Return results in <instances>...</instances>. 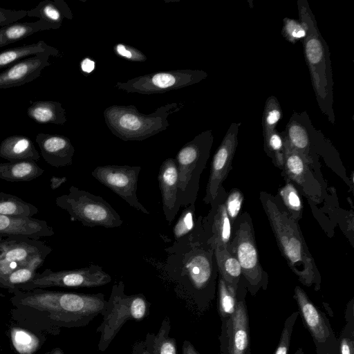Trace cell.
<instances>
[{
  "mask_svg": "<svg viewBox=\"0 0 354 354\" xmlns=\"http://www.w3.org/2000/svg\"><path fill=\"white\" fill-rule=\"evenodd\" d=\"M52 248L39 239L26 236H6L0 241V265L26 263L36 257H46Z\"/></svg>",
  "mask_w": 354,
  "mask_h": 354,
  "instance_id": "19",
  "label": "cell"
},
{
  "mask_svg": "<svg viewBox=\"0 0 354 354\" xmlns=\"http://www.w3.org/2000/svg\"><path fill=\"white\" fill-rule=\"evenodd\" d=\"M222 320V354H249V320L244 299L238 301L234 313Z\"/></svg>",
  "mask_w": 354,
  "mask_h": 354,
  "instance_id": "18",
  "label": "cell"
},
{
  "mask_svg": "<svg viewBox=\"0 0 354 354\" xmlns=\"http://www.w3.org/2000/svg\"><path fill=\"white\" fill-rule=\"evenodd\" d=\"M41 354H64V353L62 351V349H61L60 348L56 347V348L51 349L50 351H46Z\"/></svg>",
  "mask_w": 354,
  "mask_h": 354,
  "instance_id": "48",
  "label": "cell"
},
{
  "mask_svg": "<svg viewBox=\"0 0 354 354\" xmlns=\"http://www.w3.org/2000/svg\"><path fill=\"white\" fill-rule=\"evenodd\" d=\"M326 354H329V353H326Z\"/></svg>",
  "mask_w": 354,
  "mask_h": 354,
  "instance_id": "50",
  "label": "cell"
},
{
  "mask_svg": "<svg viewBox=\"0 0 354 354\" xmlns=\"http://www.w3.org/2000/svg\"><path fill=\"white\" fill-rule=\"evenodd\" d=\"M339 354H354V341L353 334L346 336L345 333L342 332L339 340Z\"/></svg>",
  "mask_w": 354,
  "mask_h": 354,
  "instance_id": "45",
  "label": "cell"
},
{
  "mask_svg": "<svg viewBox=\"0 0 354 354\" xmlns=\"http://www.w3.org/2000/svg\"><path fill=\"white\" fill-rule=\"evenodd\" d=\"M182 353L183 354H200L192 344L187 340H185L183 342Z\"/></svg>",
  "mask_w": 354,
  "mask_h": 354,
  "instance_id": "47",
  "label": "cell"
},
{
  "mask_svg": "<svg viewBox=\"0 0 354 354\" xmlns=\"http://www.w3.org/2000/svg\"><path fill=\"white\" fill-rule=\"evenodd\" d=\"M54 234L53 227L44 220L0 214V235L3 236L18 235L39 239Z\"/></svg>",
  "mask_w": 354,
  "mask_h": 354,
  "instance_id": "23",
  "label": "cell"
},
{
  "mask_svg": "<svg viewBox=\"0 0 354 354\" xmlns=\"http://www.w3.org/2000/svg\"><path fill=\"white\" fill-rule=\"evenodd\" d=\"M207 77L201 70L182 69L152 73L117 82L115 87L126 93L145 95L163 93L197 84Z\"/></svg>",
  "mask_w": 354,
  "mask_h": 354,
  "instance_id": "12",
  "label": "cell"
},
{
  "mask_svg": "<svg viewBox=\"0 0 354 354\" xmlns=\"http://www.w3.org/2000/svg\"><path fill=\"white\" fill-rule=\"evenodd\" d=\"M285 181V185L279 189L277 196L291 217L299 222L304 209L299 192L292 183Z\"/></svg>",
  "mask_w": 354,
  "mask_h": 354,
  "instance_id": "35",
  "label": "cell"
},
{
  "mask_svg": "<svg viewBox=\"0 0 354 354\" xmlns=\"http://www.w3.org/2000/svg\"><path fill=\"white\" fill-rule=\"evenodd\" d=\"M170 330L169 319L166 317L156 335L149 334L145 342H141L140 354H176V342L168 336ZM133 354H139L133 351Z\"/></svg>",
  "mask_w": 354,
  "mask_h": 354,
  "instance_id": "29",
  "label": "cell"
},
{
  "mask_svg": "<svg viewBox=\"0 0 354 354\" xmlns=\"http://www.w3.org/2000/svg\"><path fill=\"white\" fill-rule=\"evenodd\" d=\"M294 298L304 324L313 337L317 354H333L337 349L338 342L326 315L317 308L306 292L298 286L295 288Z\"/></svg>",
  "mask_w": 354,
  "mask_h": 354,
  "instance_id": "15",
  "label": "cell"
},
{
  "mask_svg": "<svg viewBox=\"0 0 354 354\" xmlns=\"http://www.w3.org/2000/svg\"><path fill=\"white\" fill-rule=\"evenodd\" d=\"M27 16V10H8L0 8V26H6Z\"/></svg>",
  "mask_w": 354,
  "mask_h": 354,
  "instance_id": "44",
  "label": "cell"
},
{
  "mask_svg": "<svg viewBox=\"0 0 354 354\" xmlns=\"http://www.w3.org/2000/svg\"><path fill=\"white\" fill-rule=\"evenodd\" d=\"M53 29L48 23L38 20L35 22H15L0 28V47L22 40L42 30Z\"/></svg>",
  "mask_w": 354,
  "mask_h": 354,
  "instance_id": "32",
  "label": "cell"
},
{
  "mask_svg": "<svg viewBox=\"0 0 354 354\" xmlns=\"http://www.w3.org/2000/svg\"><path fill=\"white\" fill-rule=\"evenodd\" d=\"M35 141L39 145L41 156L48 165L61 167L73 163L75 148L67 137L39 133Z\"/></svg>",
  "mask_w": 354,
  "mask_h": 354,
  "instance_id": "22",
  "label": "cell"
},
{
  "mask_svg": "<svg viewBox=\"0 0 354 354\" xmlns=\"http://www.w3.org/2000/svg\"><path fill=\"white\" fill-rule=\"evenodd\" d=\"M45 259L42 257H36L0 277V288L8 290L10 293L20 290L33 279L37 270L44 264Z\"/></svg>",
  "mask_w": 354,
  "mask_h": 354,
  "instance_id": "30",
  "label": "cell"
},
{
  "mask_svg": "<svg viewBox=\"0 0 354 354\" xmlns=\"http://www.w3.org/2000/svg\"><path fill=\"white\" fill-rule=\"evenodd\" d=\"M290 146L308 162L319 180L324 185L319 155L325 156L333 146L312 124L306 111H294L283 131Z\"/></svg>",
  "mask_w": 354,
  "mask_h": 354,
  "instance_id": "10",
  "label": "cell"
},
{
  "mask_svg": "<svg viewBox=\"0 0 354 354\" xmlns=\"http://www.w3.org/2000/svg\"><path fill=\"white\" fill-rule=\"evenodd\" d=\"M227 250L238 260L246 288L252 295L260 289L266 290L268 283L267 272L263 269L250 214L244 211L232 225V234Z\"/></svg>",
  "mask_w": 354,
  "mask_h": 354,
  "instance_id": "6",
  "label": "cell"
},
{
  "mask_svg": "<svg viewBox=\"0 0 354 354\" xmlns=\"http://www.w3.org/2000/svg\"><path fill=\"white\" fill-rule=\"evenodd\" d=\"M283 117V112L277 98L273 95L266 101L262 115L263 135L274 129Z\"/></svg>",
  "mask_w": 354,
  "mask_h": 354,
  "instance_id": "38",
  "label": "cell"
},
{
  "mask_svg": "<svg viewBox=\"0 0 354 354\" xmlns=\"http://www.w3.org/2000/svg\"><path fill=\"white\" fill-rule=\"evenodd\" d=\"M44 172V169L33 160L0 163V179L8 182L31 181Z\"/></svg>",
  "mask_w": 354,
  "mask_h": 354,
  "instance_id": "28",
  "label": "cell"
},
{
  "mask_svg": "<svg viewBox=\"0 0 354 354\" xmlns=\"http://www.w3.org/2000/svg\"><path fill=\"white\" fill-rule=\"evenodd\" d=\"M27 16L37 17L52 26L53 29L61 27L63 19H73L72 12L63 0H44L35 8L27 11Z\"/></svg>",
  "mask_w": 354,
  "mask_h": 354,
  "instance_id": "26",
  "label": "cell"
},
{
  "mask_svg": "<svg viewBox=\"0 0 354 354\" xmlns=\"http://www.w3.org/2000/svg\"><path fill=\"white\" fill-rule=\"evenodd\" d=\"M115 50L119 56L132 62H145L147 59V57L140 50L123 44H118Z\"/></svg>",
  "mask_w": 354,
  "mask_h": 354,
  "instance_id": "43",
  "label": "cell"
},
{
  "mask_svg": "<svg viewBox=\"0 0 354 354\" xmlns=\"http://www.w3.org/2000/svg\"><path fill=\"white\" fill-rule=\"evenodd\" d=\"M8 333L11 345L17 354H35L46 341V334L17 324H11Z\"/></svg>",
  "mask_w": 354,
  "mask_h": 354,
  "instance_id": "25",
  "label": "cell"
},
{
  "mask_svg": "<svg viewBox=\"0 0 354 354\" xmlns=\"http://www.w3.org/2000/svg\"><path fill=\"white\" fill-rule=\"evenodd\" d=\"M297 8L299 21L306 31L301 42L316 100L322 113L334 124L333 80L328 46L318 29L308 1L298 0Z\"/></svg>",
  "mask_w": 354,
  "mask_h": 354,
  "instance_id": "4",
  "label": "cell"
},
{
  "mask_svg": "<svg viewBox=\"0 0 354 354\" xmlns=\"http://www.w3.org/2000/svg\"><path fill=\"white\" fill-rule=\"evenodd\" d=\"M259 200L281 255L299 281L319 290L321 274L301 233L299 222L285 209L277 196L261 191Z\"/></svg>",
  "mask_w": 354,
  "mask_h": 354,
  "instance_id": "3",
  "label": "cell"
},
{
  "mask_svg": "<svg viewBox=\"0 0 354 354\" xmlns=\"http://www.w3.org/2000/svg\"><path fill=\"white\" fill-rule=\"evenodd\" d=\"M68 191V194L57 196L55 204L65 210L71 219L90 227L115 228L122 225L120 214L102 197L73 185Z\"/></svg>",
  "mask_w": 354,
  "mask_h": 354,
  "instance_id": "9",
  "label": "cell"
},
{
  "mask_svg": "<svg viewBox=\"0 0 354 354\" xmlns=\"http://www.w3.org/2000/svg\"><path fill=\"white\" fill-rule=\"evenodd\" d=\"M294 354H304L302 348H298Z\"/></svg>",
  "mask_w": 354,
  "mask_h": 354,
  "instance_id": "49",
  "label": "cell"
},
{
  "mask_svg": "<svg viewBox=\"0 0 354 354\" xmlns=\"http://www.w3.org/2000/svg\"><path fill=\"white\" fill-rule=\"evenodd\" d=\"M214 254L218 275L227 283L238 290L242 277L241 268L238 260L227 248H216Z\"/></svg>",
  "mask_w": 354,
  "mask_h": 354,
  "instance_id": "33",
  "label": "cell"
},
{
  "mask_svg": "<svg viewBox=\"0 0 354 354\" xmlns=\"http://www.w3.org/2000/svg\"><path fill=\"white\" fill-rule=\"evenodd\" d=\"M299 314V311H295L285 321L279 342L274 354H288L291 335Z\"/></svg>",
  "mask_w": 354,
  "mask_h": 354,
  "instance_id": "41",
  "label": "cell"
},
{
  "mask_svg": "<svg viewBox=\"0 0 354 354\" xmlns=\"http://www.w3.org/2000/svg\"><path fill=\"white\" fill-rule=\"evenodd\" d=\"M239 125L237 122H232L230 125L213 156L205 194L203 198L206 205H209L214 199L232 169L238 145Z\"/></svg>",
  "mask_w": 354,
  "mask_h": 354,
  "instance_id": "16",
  "label": "cell"
},
{
  "mask_svg": "<svg viewBox=\"0 0 354 354\" xmlns=\"http://www.w3.org/2000/svg\"><path fill=\"white\" fill-rule=\"evenodd\" d=\"M218 277V310L222 319H225L236 310L238 290L227 283L219 275Z\"/></svg>",
  "mask_w": 354,
  "mask_h": 354,
  "instance_id": "37",
  "label": "cell"
},
{
  "mask_svg": "<svg viewBox=\"0 0 354 354\" xmlns=\"http://www.w3.org/2000/svg\"><path fill=\"white\" fill-rule=\"evenodd\" d=\"M281 34L287 41L295 44L298 41H302L306 36V31L299 21L285 17L283 19Z\"/></svg>",
  "mask_w": 354,
  "mask_h": 354,
  "instance_id": "40",
  "label": "cell"
},
{
  "mask_svg": "<svg viewBox=\"0 0 354 354\" xmlns=\"http://www.w3.org/2000/svg\"><path fill=\"white\" fill-rule=\"evenodd\" d=\"M50 53H40L10 66L0 73V88L19 86L39 77L41 71L50 65Z\"/></svg>",
  "mask_w": 354,
  "mask_h": 354,
  "instance_id": "20",
  "label": "cell"
},
{
  "mask_svg": "<svg viewBox=\"0 0 354 354\" xmlns=\"http://www.w3.org/2000/svg\"><path fill=\"white\" fill-rule=\"evenodd\" d=\"M95 68V62L89 58L84 59L81 62V69L86 73H91Z\"/></svg>",
  "mask_w": 354,
  "mask_h": 354,
  "instance_id": "46",
  "label": "cell"
},
{
  "mask_svg": "<svg viewBox=\"0 0 354 354\" xmlns=\"http://www.w3.org/2000/svg\"><path fill=\"white\" fill-rule=\"evenodd\" d=\"M0 157L8 162L37 161L40 158L32 140L24 136H11L0 144Z\"/></svg>",
  "mask_w": 354,
  "mask_h": 354,
  "instance_id": "24",
  "label": "cell"
},
{
  "mask_svg": "<svg viewBox=\"0 0 354 354\" xmlns=\"http://www.w3.org/2000/svg\"><path fill=\"white\" fill-rule=\"evenodd\" d=\"M196 220L195 204L185 206L172 229L174 241H178L189 234L195 227Z\"/></svg>",
  "mask_w": 354,
  "mask_h": 354,
  "instance_id": "39",
  "label": "cell"
},
{
  "mask_svg": "<svg viewBox=\"0 0 354 354\" xmlns=\"http://www.w3.org/2000/svg\"><path fill=\"white\" fill-rule=\"evenodd\" d=\"M111 281V277L103 268L93 263L73 270L53 271L50 268L37 272L33 279L20 290H30L48 288H95L104 286Z\"/></svg>",
  "mask_w": 354,
  "mask_h": 354,
  "instance_id": "11",
  "label": "cell"
},
{
  "mask_svg": "<svg viewBox=\"0 0 354 354\" xmlns=\"http://www.w3.org/2000/svg\"><path fill=\"white\" fill-rule=\"evenodd\" d=\"M28 117L39 124H64L66 122V110L62 104L51 100L32 102L27 109Z\"/></svg>",
  "mask_w": 354,
  "mask_h": 354,
  "instance_id": "27",
  "label": "cell"
},
{
  "mask_svg": "<svg viewBox=\"0 0 354 354\" xmlns=\"http://www.w3.org/2000/svg\"><path fill=\"white\" fill-rule=\"evenodd\" d=\"M162 212L171 224L181 207L178 199V173L175 158H168L161 164L158 174Z\"/></svg>",
  "mask_w": 354,
  "mask_h": 354,
  "instance_id": "21",
  "label": "cell"
},
{
  "mask_svg": "<svg viewBox=\"0 0 354 354\" xmlns=\"http://www.w3.org/2000/svg\"><path fill=\"white\" fill-rule=\"evenodd\" d=\"M227 195V191L221 187L209 203L211 207L207 214L202 216L204 238L214 250L227 248L231 237L232 225L225 206Z\"/></svg>",
  "mask_w": 354,
  "mask_h": 354,
  "instance_id": "17",
  "label": "cell"
},
{
  "mask_svg": "<svg viewBox=\"0 0 354 354\" xmlns=\"http://www.w3.org/2000/svg\"><path fill=\"white\" fill-rule=\"evenodd\" d=\"M10 315L16 324L44 334L57 335L63 328L88 325L102 314L104 294L78 293L35 288L12 292Z\"/></svg>",
  "mask_w": 354,
  "mask_h": 354,
  "instance_id": "1",
  "label": "cell"
},
{
  "mask_svg": "<svg viewBox=\"0 0 354 354\" xmlns=\"http://www.w3.org/2000/svg\"><path fill=\"white\" fill-rule=\"evenodd\" d=\"M148 307L149 303L142 294L127 295L122 281L115 283L102 313V322L96 330L100 333L98 349L104 351L127 321L142 320Z\"/></svg>",
  "mask_w": 354,
  "mask_h": 354,
  "instance_id": "8",
  "label": "cell"
},
{
  "mask_svg": "<svg viewBox=\"0 0 354 354\" xmlns=\"http://www.w3.org/2000/svg\"><path fill=\"white\" fill-rule=\"evenodd\" d=\"M140 171V166L104 165L96 167L91 171V176L131 207L149 214V211L141 204L136 194Z\"/></svg>",
  "mask_w": 354,
  "mask_h": 354,
  "instance_id": "14",
  "label": "cell"
},
{
  "mask_svg": "<svg viewBox=\"0 0 354 354\" xmlns=\"http://www.w3.org/2000/svg\"><path fill=\"white\" fill-rule=\"evenodd\" d=\"M263 136V147L273 165L282 170L284 165V140L283 133L274 129Z\"/></svg>",
  "mask_w": 354,
  "mask_h": 354,
  "instance_id": "36",
  "label": "cell"
},
{
  "mask_svg": "<svg viewBox=\"0 0 354 354\" xmlns=\"http://www.w3.org/2000/svg\"><path fill=\"white\" fill-rule=\"evenodd\" d=\"M282 133L285 153L281 176L285 180L292 183L309 203H321L327 195L326 185L319 180L308 162L290 146L284 132Z\"/></svg>",
  "mask_w": 354,
  "mask_h": 354,
  "instance_id": "13",
  "label": "cell"
},
{
  "mask_svg": "<svg viewBox=\"0 0 354 354\" xmlns=\"http://www.w3.org/2000/svg\"><path fill=\"white\" fill-rule=\"evenodd\" d=\"M213 142L212 131H203L183 145L176 156L178 199L181 207L196 202L201 176L209 158Z\"/></svg>",
  "mask_w": 354,
  "mask_h": 354,
  "instance_id": "7",
  "label": "cell"
},
{
  "mask_svg": "<svg viewBox=\"0 0 354 354\" xmlns=\"http://www.w3.org/2000/svg\"><path fill=\"white\" fill-rule=\"evenodd\" d=\"M45 52L50 53L54 57H59L60 55L58 49L48 45L42 40L35 44L6 49L0 52V69L10 67L24 57Z\"/></svg>",
  "mask_w": 354,
  "mask_h": 354,
  "instance_id": "31",
  "label": "cell"
},
{
  "mask_svg": "<svg viewBox=\"0 0 354 354\" xmlns=\"http://www.w3.org/2000/svg\"><path fill=\"white\" fill-rule=\"evenodd\" d=\"M39 209L19 197L0 192V214L32 217Z\"/></svg>",
  "mask_w": 354,
  "mask_h": 354,
  "instance_id": "34",
  "label": "cell"
},
{
  "mask_svg": "<svg viewBox=\"0 0 354 354\" xmlns=\"http://www.w3.org/2000/svg\"><path fill=\"white\" fill-rule=\"evenodd\" d=\"M243 195L238 189H231L227 193L225 206L231 225L239 216L241 206L243 203Z\"/></svg>",
  "mask_w": 354,
  "mask_h": 354,
  "instance_id": "42",
  "label": "cell"
},
{
  "mask_svg": "<svg viewBox=\"0 0 354 354\" xmlns=\"http://www.w3.org/2000/svg\"><path fill=\"white\" fill-rule=\"evenodd\" d=\"M202 216L189 234L165 248L164 266L169 277L201 306L213 299L218 276L214 250L203 236Z\"/></svg>",
  "mask_w": 354,
  "mask_h": 354,
  "instance_id": "2",
  "label": "cell"
},
{
  "mask_svg": "<svg viewBox=\"0 0 354 354\" xmlns=\"http://www.w3.org/2000/svg\"><path fill=\"white\" fill-rule=\"evenodd\" d=\"M183 106L182 102H173L144 114L133 105H112L103 115L107 127L117 138L124 141H140L167 129L169 116Z\"/></svg>",
  "mask_w": 354,
  "mask_h": 354,
  "instance_id": "5",
  "label": "cell"
}]
</instances>
